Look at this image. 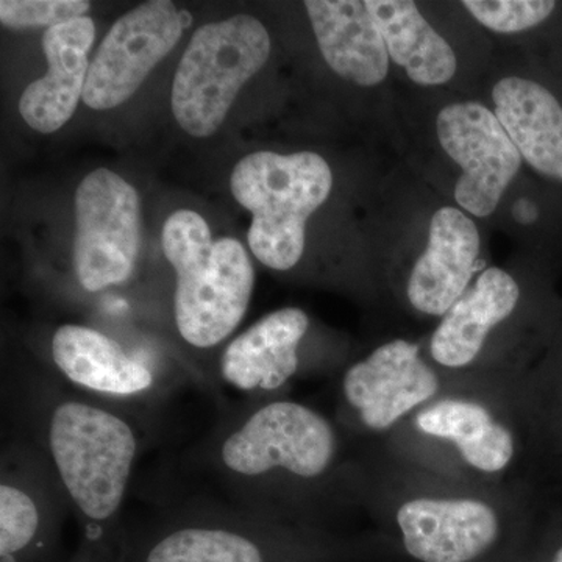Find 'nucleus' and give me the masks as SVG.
Listing matches in <instances>:
<instances>
[{
  "label": "nucleus",
  "instance_id": "20e7f679",
  "mask_svg": "<svg viewBox=\"0 0 562 562\" xmlns=\"http://www.w3.org/2000/svg\"><path fill=\"white\" fill-rule=\"evenodd\" d=\"M52 458L69 497L92 522L113 519L121 508L136 457L131 425L83 402H65L52 413Z\"/></svg>",
  "mask_w": 562,
  "mask_h": 562
},
{
  "label": "nucleus",
  "instance_id": "393cba45",
  "mask_svg": "<svg viewBox=\"0 0 562 562\" xmlns=\"http://www.w3.org/2000/svg\"><path fill=\"white\" fill-rule=\"evenodd\" d=\"M180 21H181V25H183V29L190 27V25L192 24V16L190 13H188L187 10H181L180 11Z\"/></svg>",
  "mask_w": 562,
  "mask_h": 562
},
{
  "label": "nucleus",
  "instance_id": "39448f33",
  "mask_svg": "<svg viewBox=\"0 0 562 562\" xmlns=\"http://www.w3.org/2000/svg\"><path fill=\"white\" fill-rule=\"evenodd\" d=\"M405 552L419 562H475L501 542L508 505L483 491L412 486L390 501Z\"/></svg>",
  "mask_w": 562,
  "mask_h": 562
},
{
  "label": "nucleus",
  "instance_id": "f03ea898",
  "mask_svg": "<svg viewBox=\"0 0 562 562\" xmlns=\"http://www.w3.org/2000/svg\"><path fill=\"white\" fill-rule=\"evenodd\" d=\"M330 165L314 151L281 155L257 151L233 169V198L254 214L251 254L266 268L290 271L305 251L306 222L327 202Z\"/></svg>",
  "mask_w": 562,
  "mask_h": 562
},
{
  "label": "nucleus",
  "instance_id": "412c9836",
  "mask_svg": "<svg viewBox=\"0 0 562 562\" xmlns=\"http://www.w3.org/2000/svg\"><path fill=\"white\" fill-rule=\"evenodd\" d=\"M41 516L27 492L2 483L0 486V560L35 562L43 552Z\"/></svg>",
  "mask_w": 562,
  "mask_h": 562
},
{
  "label": "nucleus",
  "instance_id": "7ed1b4c3",
  "mask_svg": "<svg viewBox=\"0 0 562 562\" xmlns=\"http://www.w3.org/2000/svg\"><path fill=\"white\" fill-rule=\"evenodd\" d=\"M271 49L269 32L249 14L198 29L172 85V113L180 127L195 138L220 131L239 91L266 65Z\"/></svg>",
  "mask_w": 562,
  "mask_h": 562
},
{
  "label": "nucleus",
  "instance_id": "6ab92c4d",
  "mask_svg": "<svg viewBox=\"0 0 562 562\" xmlns=\"http://www.w3.org/2000/svg\"><path fill=\"white\" fill-rule=\"evenodd\" d=\"M288 543L258 531L221 525H183L140 546L132 562H302Z\"/></svg>",
  "mask_w": 562,
  "mask_h": 562
},
{
  "label": "nucleus",
  "instance_id": "5701e85b",
  "mask_svg": "<svg viewBox=\"0 0 562 562\" xmlns=\"http://www.w3.org/2000/svg\"><path fill=\"white\" fill-rule=\"evenodd\" d=\"M461 5L487 31L513 35L543 24L558 3L552 0H465Z\"/></svg>",
  "mask_w": 562,
  "mask_h": 562
},
{
  "label": "nucleus",
  "instance_id": "9d476101",
  "mask_svg": "<svg viewBox=\"0 0 562 562\" xmlns=\"http://www.w3.org/2000/svg\"><path fill=\"white\" fill-rule=\"evenodd\" d=\"M446 392L419 344L392 339L351 364L342 397L368 431L391 432Z\"/></svg>",
  "mask_w": 562,
  "mask_h": 562
},
{
  "label": "nucleus",
  "instance_id": "6e6552de",
  "mask_svg": "<svg viewBox=\"0 0 562 562\" xmlns=\"http://www.w3.org/2000/svg\"><path fill=\"white\" fill-rule=\"evenodd\" d=\"M522 295L512 272L492 266L439 321L427 360L442 376L446 392L480 394L491 341L519 312Z\"/></svg>",
  "mask_w": 562,
  "mask_h": 562
},
{
  "label": "nucleus",
  "instance_id": "1a4fd4ad",
  "mask_svg": "<svg viewBox=\"0 0 562 562\" xmlns=\"http://www.w3.org/2000/svg\"><path fill=\"white\" fill-rule=\"evenodd\" d=\"M436 135L460 169L454 201L469 216H492L524 162L494 110L473 101L449 103L436 117Z\"/></svg>",
  "mask_w": 562,
  "mask_h": 562
},
{
  "label": "nucleus",
  "instance_id": "f8f14e48",
  "mask_svg": "<svg viewBox=\"0 0 562 562\" xmlns=\"http://www.w3.org/2000/svg\"><path fill=\"white\" fill-rule=\"evenodd\" d=\"M495 401L491 395L447 391L408 420L422 438L450 447L469 471L501 475L517 460L519 441Z\"/></svg>",
  "mask_w": 562,
  "mask_h": 562
},
{
  "label": "nucleus",
  "instance_id": "bb28decb",
  "mask_svg": "<svg viewBox=\"0 0 562 562\" xmlns=\"http://www.w3.org/2000/svg\"><path fill=\"white\" fill-rule=\"evenodd\" d=\"M74 562H98L92 557H81L80 560L74 561Z\"/></svg>",
  "mask_w": 562,
  "mask_h": 562
},
{
  "label": "nucleus",
  "instance_id": "2eb2a0df",
  "mask_svg": "<svg viewBox=\"0 0 562 562\" xmlns=\"http://www.w3.org/2000/svg\"><path fill=\"white\" fill-rule=\"evenodd\" d=\"M305 9L322 57L341 79L361 88L387 79L390 54L366 0H308Z\"/></svg>",
  "mask_w": 562,
  "mask_h": 562
},
{
  "label": "nucleus",
  "instance_id": "4be33fe9",
  "mask_svg": "<svg viewBox=\"0 0 562 562\" xmlns=\"http://www.w3.org/2000/svg\"><path fill=\"white\" fill-rule=\"evenodd\" d=\"M514 408L542 436H562V351L541 371L517 384Z\"/></svg>",
  "mask_w": 562,
  "mask_h": 562
},
{
  "label": "nucleus",
  "instance_id": "f257e3e1",
  "mask_svg": "<svg viewBox=\"0 0 562 562\" xmlns=\"http://www.w3.org/2000/svg\"><path fill=\"white\" fill-rule=\"evenodd\" d=\"M162 250L177 273L181 338L199 349L217 346L249 308L255 284L249 255L236 239L213 241L209 224L192 210L176 211L165 222Z\"/></svg>",
  "mask_w": 562,
  "mask_h": 562
},
{
  "label": "nucleus",
  "instance_id": "0eeeda50",
  "mask_svg": "<svg viewBox=\"0 0 562 562\" xmlns=\"http://www.w3.org/2000/svg\"><path fill=\"white\" fill-rule=\"evenodd\" d=\"M74 266L81 286L105 290L131 279L140 246L139 195L110 169L88 173L76 192Z\"/></svg>",
  "mask_w": 562,
  "mask_h": 562
},
{
  "label": "nucleus",
  "instance_id": "4468645a",
  "mask_svg": "<svg viewBox=\"0 0 562 562\" xmlns=\"http://www.w3.org/2000/svg\"><path fill=\"white\" fill-rule=\"evenodd\" d=\"M95 27L91 18L65 22L47 29L43 36L47 70L43 79L32 81L20 99V113L29 127L40 133L60 131L72 117L83 98L90 72V54Z\"/></svg>",
  "mask_w": 562,
  "mask_h": 562
},
{
  "label": "nucleus",
  "instance_id": "aec40b11",
  "mask_svg": "<svg viewBox=\"0 0 562 562\" xmlns=\"http://www.w3.org/2000/svg\"><path fill=\"white\" fill-rule=\"evenodd\" d=\"M55 364L79 386L102 394L133 395L149 390L154 376L109 336L81 325H63L52 339Z\"/></svg>",
  "mask_w": 562,
  "mask_h": 562
},
{
  "label": "nucleus",
  "instance_id": "ddd939ff",
  "mask_svg": "<svg viewBox=\"0 0 562 562\" xmlns=\"http://www.w3.org/2000/svg\"><path fill=\"white\" fill-rule=\"evenodd\" d=\"M480 251L482 236L465 211L450 205L436 210L427 246L406 277L409 308L419 316L442 319L471 288Z\"/></svg>",
  "mask_w": 562,
  "mask_h": 562
},
{
  "label": "nucleus",
  "instance_id": "a878e982",
  "mask_svg": "<svg viewBox=\"0 0 562 562\" xmlns=\"http://www.w3.org/2000/svg\"><path fill=\"white\" fill-rule=\"evenodd\" d=\"M553 562H562V546L554 552Z\"/></svg>",
  "mask_w": 562,
  "mask_h": 562
},
{
  "label": "nucleus",
  "instance_id": "423d86ee",
  "mask_svg": "<svg viewBox=\"0 0 562 562\" xmlns=\"http://www.w3.org/2000/svg\"><path fill=\"white\" fill-rule=\"evenodd\" d=\"M338 435L327 417L302 403H268L222 443L225 468L244 476L283 472L317 480L338 457Z\"/></svg>",
  "mask_w": 562,
  "mask_h": 562
},
{
  "label": "nucleus",
  "instance_id": "f3484780",
  "mask_svg": "<svg viewBox=\"0 0 562 562\" xmlns=\"http://www.w3.org/2000/svg\"><path fill=\"white\" fill-rule=\"evenodd\" d=\"M494 113L524 161L562 183V103L539 81L503 77L492 88Z\"/></svg>",
  "mask_w": 562,
  "mask_h": 562
},
{
  "label": "nucleus",
  "instance_id": "dca6fc26",
  "mask_svg": "<svg viewBox=\"0 0 562 562\" xmlns=\"http://www.w3.org/2000/svg\"><path fill=\"white\" fill-rule=\"evenodd\" d=\"M308 328V314L301 308L268 314L228 344L222 376L241 391L279 390L297 372L299 347Z\"/></svg>",
  "mask_w": 562,
  "mask_h": 562
},
{
  "label": "nucleus",
  "instance_id": "9b49d317",
  "mask_svg": "<svg viewBox=\"0 0 562 562\" xmlns=\"http://www.w3.org/2000/svg\"><path fill=\"white\" fill-rule=\"evenodd\" d=\"M183 31L180 11L169 0H151L128 11L114 22L95 52L83 102L99 111L127 102L177 46Z\"/></svg>",
  "mask_w": 562,
  "mask_h": 562
},
{
  "label": "nucleus",
  "instance_id": "b1692460",
  "mask_svg": "<svg viewBox=\"0 0 562 562\" xmlns=\"http://www.w3.org/2000/svg\"><path fill=\"white\" fill-rule=\"evenodd\" d=\"M90 7L81 0H2L0 22L11 29H50L83 18Z\"/></svg>",
  "mask_w": 562,
  "mask_h": 562
},
{
  "label": "nucleus",
  "instance_id": "a211bd4d",
  "mask_svg": "<svg viewBox=\"0 0 562 562\" xmlns=\"http://www.w3.org/2000/svg\"><path fill=\"white\" fill-rule=\"evenodd\" d=\"M382 31L391 61L413 83L442 87L458 70L457 54L449 41L425 20L412 0H366Z\"/></svg>",
  "mask_w": 562,
  "mask_h": 562
}]
</instances>
